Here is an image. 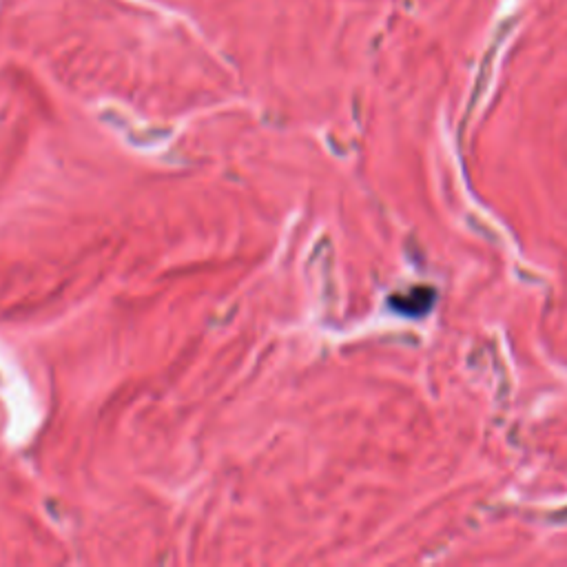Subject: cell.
Masks as SVG:
<instances>
[{
    "label": "cell",
    "instance_id": "cell-1",
    "mask_svg": "<svg viewBox=\"0 0 567 567\" xmlns=\"http://www.w3.org/2000/svg\"><path fill=\"white\" fill-rule=\"evenodd\" d=\"M435 302H437V293H435V288H430V286H415L406 293L390 297V306H393V311L404 317H410V319L426 317L432 311Z\"/></svg>",
    "mask_w": 567,
    "mask_h": 567
}]
</instances>
